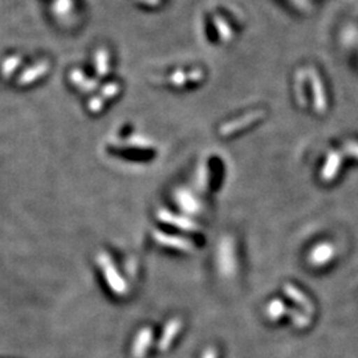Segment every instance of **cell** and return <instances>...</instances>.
<instances>
[{"label": "cell", "instance_id": "cell-17", "mask_svg": "<svg viewBox=\"0 0 358 358\" xmlns=\"http://www.w3.org/2000/svg\"><path fill=\"white\" fill-rule=\"evenodd\" d=\"M198 182H199V185H201V187L202 189H205L206 185V167L203 166L201 169V177H198Z\"/></svg>", "mask_w": 358, "mask_h": 358}, {"label": "cell", "instance_id": "cell-3", "mask_svg": "<svg viewBox=\"0 0 358 358\" xmlns=\"http://www.w3.org/2000/svg\"><path fill=\"white\" fill-rule=\"evenodd\" d=\"M154 241L164 247H170V248H176L178 251L183 252H192L194 250V244L189 239L178 236V235H171L166 234L162 231H154Z\"/></svg>", "mask_w": 358, "mask_h": 358}, {"label": "cell", "instance_id": "cell-2", "mask_svg": "<svg viewBox=\"0 0 358 358\" xmlns=\"http://www.w3.org/2000/svg\"><path fill=\"white\" fill-rule=\"evenodd\" d=\"M264 115H266L264 110L250 112L247 115H242V117H239L236 120H232L230 122H226L224 125H222L219 128V134L223 136V137H229V136L239 131V130H243V129L251 127L252 124H255L256 121L262 120Z\"/></svg>", "mask_w": 358, "mask_h": 358}, {"label": "cell", "instance_id": "cell-4", "mask_svg": "<svg viewBox=\"0 0 358 358\" xmlns=\"http://www.w3.org/2000/svg\"><path fill=\"white\" fill-rule=\"evenodd\" d=\"M158 219L164 223H167L170 226H174V227H178L180 230L183 231H198V226L195 222H192V219L186 217H180V215H176L173 214L171 211L165 210V208H161L158 211Z\"/></svg>", "mask_w": 358, "mask_h": 358}, {"label": "cell", "instance_id": "cell-14", "mask_svg": "<svg viewBox=\"0 0 358 358\" xmlns=\"http://www.w3.org/2000/svg\"><path fill=\"white\" fill-rule=\"evenodd\" d=\"M343 149H344V152H345V153H348L349 155H352V157H355V158H357L358 159V142H345V143H344V146H343Z\"/></svg>", "mask_w": 358, "mask_h": 358}, {"label": "cell", "instance_id": "cell-1", "mask_svg": "<svg viewBox=\"0 0 358 358\" xmlns=\"http://www.w3.org/2000/svg\"><path fill=\"white\" fill-rule=\"evenodd\" d=\"M97 263L103 269L106 282H108L109 288L113 291V294H118V296H125L128 294V284L122 279V276L118 273L112 257L108 255L106 252H100L97 255Z\"/></svg>", "mask_w": 358, "mask_h": 358}, {"label": "cell", "instance_id": "cell-9", "mask_svg": "<svg viewBox=\"0 0 358 358\" xmlns=\"http://www.w3.org/2000/svg\"><path fill=\"white\" fill-rule=\"evenodd\" d=\"M336 254L332 244H321L317 248L313 250V252L309 256L310 263L315 266H322L327 262H329Z\"/></svg>", "mask_w": 358, "mask_h": 358}, {"label": "cell", "instance_id": "cell-7", "mask_svg": "<svg viewBox=\"0 0 358 358\" xmlns=\"http://www.w3.org/2000/svg\"><path fill=\"white\" fill-rule=\"evenodd\" d=\"M284 292L289 299H292L294 303H297L300 307L303 308L308 315H312L315 312V307H313L312 301L308 299L307 294H303L297 287H294L292 284H285Z\"/></svg>", "mask_w": 358, "mask_h": 358}, {"label": "cell", "instance_id": "cell-6", "mask_svg": "<svg viewBox=\"0 0 358 358\" xmlns=\"http://www.w3.org/2000/svg\"><path fill=\"white\" fill-rule=\"evenodd\" d=\"M176 202L186 214H196L201 208L199 202L195 199L192 192L186 189H179L178 192H176Z\"/></svg>", "mask_w": 358, "mask_h": 358}, {"label": "cell", "instance_id": "cell-8", "mask_svg": "<svg viewBox=\"0 0 358 358\" xmlns=\"http://www.w3.org/2000/svg\"><path fill=\"white\" fill-rule=\"evenodd\" d=\"M340 165H341V154L337 153V152H331V154L328 155L325 166L322 167L321 179L324 182H331L332 179L336 178Z\"/></svg>", "mask_w": 358, "mask_h": 358}, {"label": "cell", "instance_id": "cell-11", "mask_svg": "<svg viewBox=\"0 0 358 358\" xmlns=\"http://www.w3.org/2000/svg\"><path fill=\"white\" fill-rule=\"evenodd\" d=\"M179 329H180V320L179 319H173L167 324L165 333H164V338L161 341L162 348L169 345V343L173 340V337L176 336V333L178 332Z\"/></svg>", "mask_w": 358, "mask_h": 358}, {"label": "cell", "instance_id": "cell-16", "mask_svg": "<svg viewBox=\"0 0 358 358\" xmlns=\"http://www.w3.org/2000/svg\"><path fill=\"white\" fill-rule=\"evenodd\" d=\"M117 93H118V85H117V84H109V85H108V87H105V90H103V99L115 97Z\"/></svg>", "mask_w": 358, "mask_h": 358}, {"label": "cell", "instance_id": "cell-5", "mask_svg": "<svg viewBox=\"0 0 358 358\" xmlns=\"http://www.w3.org/2000/svg\"><path fill=\"white\" fill-rule=\"evenodd\" d=\"M309 77H310V84H312L313 99H315V108L320 115H322V113H325V110L328 108V103H327V99H325L321 78L317 75V72H315L313 69L309 71Z\"/></svg>", "mask_w": 358, "mask_h": 358}, {"label": "cell", "instance_id": "cell-10", "mask_svg": "<svg viewBox=\"0 0 358 358\" xmlns=\"http://www.w3.org/2000/svg\"><path fill=\"white\" fill-rule=\"evenodd\" d=\"M124 148H130V149H152L154 146L153 141H150L148 137L143 136H131L129 137L127 141L121 145Z\"/></svg>", "mask_w": 358, "mask_h": 358}, {"label": "cell", "instance_id": "cell-15", "mask_svg": "<svg viewBox=\"0 0 358 358\" xmlns=\"http://www.w3.org/2000/svg\"><path fill=\"white\" fill-rule=\"evenodd\" d=\"M103 103H105V99H92L90 103V110L92 113H99L103 109Z\"/></svg>", "mask_w": 358, "mask_h": 358}, {"label": "cell", "instance_id": "cell-13", "mask_svg": "<svg viewBox=\"0 0 358 358\" xmlns=\"http://www.w3.org/2000/svg\"><path fill=\"white\" fill-rule=\"evenodd\" d=\"M44 72H45V66H43V65L36 66V68L28 71L23 76L20 77L19 83H20V84H28V83L34 81L36 77L41 76Z\"/></svg>", "mask_w": 358, "mask_h": 358}, {"label": "cell", "instance_id": "cell-12", "mask_svg": "<svg viewBox=\"0 0 358 358\" xmlns=\"http://www.w3.org/2000/svg\"><path fill=\"white\" fill-rule=\"evenodd\" d=\"M288 308L285 307L280 300H275V301H271V304L267 308V312H268V316L272 320H278L282 315H284V312Z\"/></svg>", "mask_w": 358, "mask_h": 358}]
</instances>
